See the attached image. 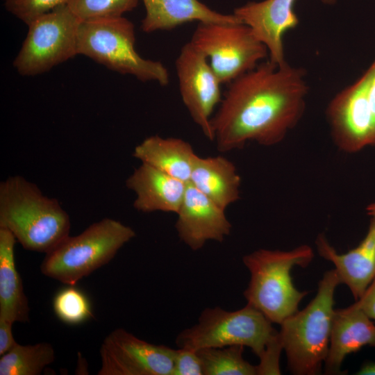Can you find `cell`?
I'll list each match as a JSON object with an SVG mask.
<instances>
[{
	"mask_svg": "<svg viewBox=\"0 0 375 375\" xmlns=\"http://www.w3.org/2000/svg\"><path fill=\"white\" fill-rule=\"evenodd\" d=\"M356 374L359 375H375V362L372 361L365 362Z\"/></svg>",
	"mask_w": 375,
	"mask_h": 375,
	"instance_id": "4dcf8cb0",
	"label": "cell"
},
{
	"mask_svg": "<svg viewBox=\"0 0 375 375\" xmlns=\"http://www.w3.org/2000/svg\"><path fill=\"white\" fill-rule=\"evenodd\" d=\"M145 16L141 29L145 33L169 31L183 24L242 22L233 14H223L212 10L199 0H142Z\"/></svg>",
	"mask_w": 375,
	"mask_h": 375,
	"instance_id": "ac0fdd59",
	"label": "cell"
},
{
	"mask_svg": "<svg viewBox=\"0 0 375 375\" xmlns=\"http://www.w3.org/2000/svg\"><path fill=\"white\" fill-rule=\"evenodd\" d=\"M242 345L208 347L197 351L203 375H257V367L245 360Z\"/></svg>",
	"mask_w": 375,
	"mask_h": 375,
	"instance_id": "603a6c76",
	"label": "cell"
},
{
	"mask_svg": "<svg viewBox=\"0 0 375 375\" xmlns=\"http://www.w3.org/2000/svg\"><path fill=\"white\" fill-rule=\"evenodd\" d=\"M320 1L324 4L333 5L336 2L337 0H320Z\"/></svg>",
	"mask_w": 375,
	"mask_h": 375,
	"instance_id": "d6a6232c",
	"label": "cell"
},
{
	"mask_svg": "<svg viewBox=\"0 0 375 375\" xmlns=\"http://www.w3.org/2000/svg\"><path fill=\"white\" fill-rule=\"evenodd\" d=\"M53 310L63 323L76 325L93 317L87 296L75 285L60 290L53 297Z\"/></svg>",
	"mask_w": 375,
	"mask_h": 375,
	"instance_id": "cb8c5ba5",
	"label": "cell"
},
{
	"mask_svg": "<svg viewBox=\"0 0 375 375\" xmlns=\"http://www.w3.org/2000/svg\"><path fill=\"white\" fill-rule=\"evenodd\" d=\"M135 236V231L119 221L106 217L76 236H68L46 253L40 271L68 285L108 264L118 251Z\"/></svg>",
	"mask_w": 375,
	"mask_h": 375,
	"instance_id": "5b68a950",
	"label": "cell"
},
{
	"mask_svg": "<svg viewBox=\"0 0 375 375\" xmlns=\"http://www.w3.org/2000/svg\"><path fill=\"white\" fill-rule=\"evenodd\" d=\"M69 0H5L6 9L28 25L39 17L62 6Z\"/></svg>",
	"mask_w": 375,
	"mask_h": 375,
	"instance_id": "484cf974",
	"label": "cell"
},
{
	"mask_svg": "<svg viewBox=\"0 0 375 375\" xmlns=\"http://www.w3.org/2000/svg\"><path fill=\"white\" fill-rule=\"evenodd\" d=\"M362 310L351 305L334 310L325 374H343L345 357L365 346L375 347V324Z\"/></svg>",
	"mask_w": 375,
	"mask_h": 375,
	"instance_id": "2e32d148",
	"label": "cell"
},
{
	"mask_svg": "<svg viewBox=\"0 0 375 375\" xmlns=\"http://www.w3.org/2000/svg\"><path fill=\"white\" fill-rule=\"evenodd\" d=\"M280 336L272 322L249 304L228 311L219 307L207 308L198 322L184 329L176 339L179 348L194 351L231 345L249 347L260 358L267 347Z\"/></svg>",
	"mask_w": 375,
	"mask_h": 375,
	"instance_id": "52a82bcc",
	"label": "cell"
},
{
	"mask_svg": "<svg viewBox=\"0 0 375 375\" xmlns=\"http://www.w3.org/2000/svg\"><path fill=\"white\" fill-rule=\"evenodd\" d=\"M80 23L67 5L30 23L26 38L13 62L18 73L38 75L78 54Z\"/></svg>",
	"mask_w": 375,
	"mask_h": 375,
	"instance_id": "30bf717a",
	"label": "cell"
},
{
	"mask_svg": "<svg viewBox=\"0 0 375 375\" xmlns=\"http://www.w3.org/2000/svg\"><path fill=\"white\" fill-rule=\"evenodd\" d=\"M315 244L319 254L334 265L341 283L347 285L356 301L360 299L375 278V217H371L362 240L347 253H338L322 233Z\"/></svg>",
	"mask_w": 375,
	"mask_h": 375,
	"instance_id": "9a60e30c",
	"label": "cell"
},
{
	"mask_svg": "<svg viewBox=\"0 0 375 375\" xmlns=\"http://www.w3.org/2000/svg\"><path fill=\"white\" fill-rule=\"evenodd\" d=\"M133 156L141 162L186 183L198 156L191 144L177 138L151 135L146 138L134 149Z\"/></svg>",
	"mask_w": 375,
	"mask_h": 375,
	"instance_id": "ffe728a7",
	"label": "cell"
},
{
	"mask_svg": "<svg viewBox=\"0 0 375 375\" xmlns=\"http://www.w3.org/2000/svg\"><path fill=\"white\" fill-rule=\"evenodd\" d=\"M314 257L306 244L290 251L260 249L242 258L251 278L244 296L247 303L260 311L272 323L281 324L298 311L307 292L294 285L290 272L294 266L306 267Z\"/></svg>",
	"mask_w": 375,
	"mask_h": 375,
	"instance_id": "3957f363",
	"label": "cell"
},
{
	"mask_svg": "<svg viewBox=\"0 0 375 375\" xmlns=\"http://www.w3.org/2000/svg\"><path fill=\"white\" fill-rule=\"evenodd\" d=\"M190 42L206 56L222 84L253 69L269 55L265 45L242 22H199Z\"/></svg>",
	"mask_w": 375,
	"mask_h": 375,
	"instance_id": "ba28073f",
	"label": "cell"
},
{
	"mask_svg": "<svg viewBox=\"0 0 375 375\" xmlns=\"http://www.w3.org/2000/svg\"><path fill=\"white\" fill-rule=\"evenodd\" d=\"M282 349L283 345L279 337L267 347L262 356L259 358L260 363L256 365L258 375L281 374L279 357Z\"/></svg>",
	"mask_w": 375,
	"mask_h": 375,
	"instance_id": "83f0119b",
	"label": "cell"
},
{
	"mask_svg": "<svg viewBox=\"0 0 375 375\" xmlns=\"http://www.w3.org/2000/svg\"><path fill=\"white\" fill-rule=\"evenodd\" d=\"M12 323L0 319V356L12 349L17 343L12 332Z\"/></svg>",
	"mask_w": 375,
	"mask_h": 375,
	"instance_id": "f546056e",
	"label": "cell"
},
{
	"mask_svg": "<svg viewBox=\"0 0 375 375\" xmlns=\"http://www.w3.org/2000/svg\"><path fill=\"white\" fill-rule=\"evenodd\" d=\"M55 350L50 343L17 344L1 356L0 375H39L54 362Z\"/></svg>",
	"mask_w": 375,
	"mask_h": 375,
	"instance_id": "7402d4cb",
	"label": "cell"
},
{
	"mask_svg": "<svg viewBox=\"0 0 375 375\" xmlns=\"http://www.w3.org/2000/svg\"><path fill=\"white\" fill-rule=\"evenodd\" d=\"M340 283L335 269L326 272L315 298L280 324L279 334L291 374L315 375L321 372L329 347L334 293Z\"/></svg>",
	"mask_w": 375,
	"mask_h": 375,
	"instance_id": "277c9868",
	"label": "cell"
},
{
	"mask_svg": "<svg viewBox=\"0 0 375 375\" xmlns=\"http://www.w3.org/2000/svg\"><path fill=\"white\" fill-rule=\"evenodd\" d=\"M188 183L143 162L126 181L127 188L135 194L133 207L143 212L177 213Z\"/></svg>",
	"mask_w": 375,
	"mask_h": 375,
	"instance_id": "e0dca14e",
	"label": "cell"
},
{
	"mask_svg": "<svg viewBox=\"0 0 375 375\" xmlns=\"http://www.w3.org/2000/svg\"><path fill=\"white\" fill-rule=\"evenodd\" d=\"M182 101L194 123L210 141L214 140L212 114L220 103L222 83L206 56L188 42L175 62Z\"/></svg>",
	"mask_w": 375,
	"mask_h": 375,
	"instance_id": "7c38bea8",
	"label": "cell"
},
{
	"mask_svg": "<svg viewBox=\"0 0 375 375\" xmlns=\"http://www.w3.org/2000/svg\"><path fill=\"white\" fill-rule=\"evenodd\" d=\"M295 1H249L235 8L233 12L265 45L269 53V60L278 67L288 63L283 45L284 34L297 27L299 22L294 11Z\"/></svg>",
	"mask_w": 375,
	"mask_h": 375,
	"instance_id": "4fadbf2b",
	"label": "cell"
},
{
	"mask_svg": "<svg viewBox=\"0 0 375 375\" xmlns=\"http://www.w3.org/2000/svg\"><path fill=\"white\" fill-rule=\"evenodd\" d=\"M172 375H203L197 351L185 348L175 349Z\"/></svg>",
	"mask_w": 375,
	"mask_h": 375,
	"instance_id": "4316f807",
	"label": "cell"
},
{
	"mask_svg": "<svg viewBox=\"0 0 375 375\" xmlns=\"http://www.w3.org/2000/svg\"><path fill=\"white\" fill-rule=\"evenodd\" d=\"M353 306L362 310L369 318L375 320V278Z\"/></svg>",
	"mask_w": 375,
	"mask_h": 375,
	"instance_id": "f1b7e54d",
	"label": "cell"
},
{
	"mask_svg": "<svg viewBox=\"0 0 375 375\" xmlns=\"http://www.w3.org/2000/svg\"><path fill=\"white\" fill-rule=\"evenodd\" d=\"M98 375H172L175 349L138 338L124 328L110 332L100 347Z\"/></svg>",
	"mask_w": 375,
	"mask_h": 375,
	"instance_id": "8fae6325",
	"label": "cell"
},
{
	"mask_svg": "<svg viewBox=\"0 0 375 375\" xmlns=\"http://www.w3.org/2000/svg\"><path fill=\"white\" fill-rule=\"evenodd\" d=\"M16 238L0 227V319L25 323L29 321L28 299L15 260Z\"/></svg>",
	"mask_w": 375,
	"mask_h": 375,
	"instance_id": "44dd1931",
	"label": "cell"
},
{
	"mask_svg": "<svg viewBox=\"0 0 375 375\" xmlns=\"http://www.w3.org/2000/svg\"><path fill=\"white\" fill-rule=\"evenodd\" d=\"M366 211L368 215L375 217V202L369 204L366 208Z\"/></svg>",
	"mask_w": 375,
	"mask_h": 375,
	"instance_id": "1f68e13d",
	"label": "cell"
},
{
	"mask_svg": "<svg viewBox=\"0 0 375 375\" xmlns=\"http://www.w3.org/2000/svg\"><path fill=\"white\" fill-rule=\"evenodd\" d=\"M0 227L10 231L24 249L46 254L69 235L71 222L57 199L13 176L0 183Z\"/></svg>",
	"mask_w": 375,
	"mask_h": 375,
	"instance_id": "7a4b0ae2",
	"label": "cell"
},
{
	"mask_svg": "<svg viewBox=\"0 0 375 375\" xmlns=\"http://www.w3.org/2000/svg\"><path fill=\"white\" fill-rule=\"evenodd\" d=\"M326 116L340 150L355 153L375 147V59L356 81L331 99Z\"/></svg>",
	"mask_w": 375,
	"mask_h": 375,
	"instance_id": "9c48e42d",
	"label": "cell"
},
{
	"mask_svg": "<svg viewBox=\"0 0 375 375\" xmlns=\"http://www.w3.org/2000/svg\"><path fill=\"white\" fill-rule=\"evenodd\" d=\"M135 42L134 25L123 16L81 22L78 53L141 81L167 85L169 81L167 69L160 61L141 57L135 49Z\"/></svg>",
	"mask_w": 375,
	"mask_h": 375,
	"instance_id": "8992f818",
	"label": "cell"
},
{
	"mask_svg": "<svg viewBox=\"0 0 375 375\" xmlns=\"http://www.w3.org/2000/svg\"><path fill=\"white\" fill-rule=\"evenodd\" d=\"M176 214L178 235L193 251L199 250L209 240L221 242L231 233L232 225L225 210L189 183Z\"/></svg>",
	"mask_w": 375,
	"mask_h": 375,
	"instance_id": "5bb4252c",
	"label": "cell"
},
{
	"mask_svg": "<svg viewBox=\"0 0 375 375\" xmlns=\"http://www.w3.org/2000/svg\"><path fill=\"white\" fill-rule=\"evenodd\" d=\"M189 183L225 210L240 199V176L235 165L222 156H198Z\"/></svg>",
	"mask_w": 375,
	"mask_h": 375,
	"instance_id": "d6986e66",
	"label": "cell"
},
{
	"mask_svg": "<svg viewBox=\"0 0 375 375\" xmlns=\"http://www.w3.org/2000/svg\"><path fill=\"white\" fill-rule=\"evenodd\" d=\"M139 0H69L67 6L81 21L122 17L133 10Z\"/></svg>",
	"mask_w": 375,
	"mask_h": 375,
	"instance_id": "d4e9b609",
	"label": "cell"
},
{
	"mask_svg": "<svg viewBox=\"0 0 375 375\" xmlns=\"http://www.w3.org/2000/svg\"><path fill=\"white\" fill-rule=\"evenodd\" d=\"M306 69L267 60L237 78L211 119L217 150L242 148L248 142L278 144L299 122L309 87Z\"/></svg>",
	"mask_w": 375,
	"mask_h": 375,
	"instance_id": "6da1fadb",
	"label": "cell"
}]
</instances>
